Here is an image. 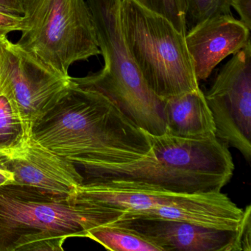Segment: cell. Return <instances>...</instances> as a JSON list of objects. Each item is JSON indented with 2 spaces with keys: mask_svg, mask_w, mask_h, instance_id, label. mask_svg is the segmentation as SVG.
<instances>
[{
  "mask_svg": "<svg viewBox=\"0 0 251 251\" xmlns=\"http://www.w3.org/2000/svg\"><path fill=\"white\" fill-rule=\"evenodd\" d=\"M31 136L80 173L100 164L137 161L151 152L145 130L106 97L72 80L68 90L33 125Z\"/></svg>",
  "mask_w": 251,
  "mask_h": 251,
  "instance_id": "obj_1",
  "label": "cell"
},
{
  "mask_svg": "<svg viewBox=\"0 0 251 251\" xmlns=\"http://www.w3.org/2000/svg\"><path fill=\"white\" fill-rule=\"evenodd\" d=\"M151 153L123 164H100L80 173L83 182L117 181L182 195L215 193L234 171L228 147L216 136L183 139L146 133Z\"/></svg>",
  "mask_w": 251,
  "mask_h": 251,
  "instance_id": "obj_2",
  "label": "cell"
},
{
  "mask_svg": "<svg viewBox=\"0 0 251 251\" xmlns=\"http://www.w3.org/2000/svg\"><path fill=\"white\" fill-rule=\"evenodd\" d=\"M87 4L105 64L98 73L71 77L72 81L106 97L146 133L164 134V100L148 87L127 50L120 24V0H87Z\"/></svg>",
  "mask_w": 251,
  "mask_h": 251,
  "instance_id": "obj_3",
  "label": "cell"
},
{
  "mask_svg": "<svg viewBox=\"0 0 251 251\" xmlns=\"http://www.w3.org/2000/svg\"><path fill=\"white\" fill-rule=\"evenodd\" d=\"M95 227L89 204L17 183L0 186V251H63Z\"/></svg>",
  "mask_w": 251,
  "mask_h": 251,
  "instance_id": "obj_4",
  "label": "cell"
},
{
  "mask_svg": "<svg viewBox=\"0 0 251 251\" xmlns=\"http://www.w3.org/2000/svg\"><path fill=\"white\" fill-rule=\"evenodd\" d=\"M122 33L145 83L169 99L199 89L185 36L134 0H120Z\"/></svg>",
  "mask_w": 251,
  "mask_h": 251,
  "instance_id": "obj_5",
  "label": "cell"
},
{
  "mask_svg": "<svg viewBox=\"0 0 251 251\" xmlns=\"http://www.w3.org/2000/svg\"><path fill=\"white\" fill-rule=\"evenodd\" d=\"M17 45L64 77L70 67L101 54L84 0H25Z\"/></svg>",
  "mask_w": 251,
  "mask_h": 251,
  "instance_id": "obj_6",
  "label": "cell"
},
{
  "mask_svg": "<svg viewBox=\"0 0 251 251\" xmlns=\"http://www.w3.org/2000/svg\"><path fill=\"white\" fill-rule=\"evenodd\" d=\"M8 67L0 77V96L11 105L14 117L26 136L71 85L64 77L22 50L8 38L4 42Z\"/></svg>",
  "mask_w": 251,
  "mask_h": 251,
  "instance_id": "obj_7",
  "label": "cell"
},
{
  "mask_svg": "<svg viewBox=\"0 0 251 251\" xmlns=\"http://www.w3.org/2000/svg\"><path fill=\"white\" fill-rule=\"evenodd\" d=\"M205 95L215 124V136L251 158V43L220 69Z\"/></svg>",
  "mask_w": 251,
  "mask_h": 251,
  "instance_id": "obj_8",
  "label": "cell"
},
{
  "mask_svg": "<svg viewBox=\"0 0 251 251\" xmlns=\"http://www.w3.org/2000/svg\"><path fill=\"white\" fill-rule=\"evenodd\" d=\"M0 166L13 173L14 183L55 196L75 197L83 177L77 167L29 136L0 151Z\"/></svg>",
  "mask_w": 251,
  "mask_h": 251,
  "instance_id": "obj_9",
  "label": "cell"
},
{
  "mask_svg": "<svg viewBox=\"0 0 251 251\" xmlns=\"http://www.w3.org/2000/svg\"><path fill=\"white\" fill-rule=\"evenodd\" d=\"M198 82L209 77L227 56L251 43V30L232 14L216 16L191 29L185 36Z\"/></svg>",
  "mask_w": 251,
  "mask_h": 251,
  "instance_id": "obj_10",
  "label": "cell"
},
{
  "mask_svg": "<svg viewBox=\"0 0 251 251\" xmlns=\"http://www.w3.org/2000/svg\"><path fill=\"white\" fill-rule=\"evenodd\" d=\"M111 223L136 230L162 251H238L237 230H217L165 219H127Z\"/></svg>",
  "mask_w": 251,
  "mask_h": 251,
  "instance_id": "obj_11",
  "label": "cell"
},
{
  "mask_svg": "<svg viewBox=\"0 0 251 251\" xmlns=\"http://www.w3.org/2000/svg\"><path fill=\"white\" fill-rule=\"evenodd\" d=\"M167 132L183 139L215 136L212 113L201 89L164 100Z\"/></svg>",
  "mask_w": 251,
  "mask_h": 251,
  "instance_id": "obj_12",
  "label": "cell"
},
{
  "mask_svg": "<svg viewBox=\"0 0 251 251\" xmlns=\"http://www.w3.org/2000/svg\"><path fill=\"white\" fill-rule=\"evenodd\" d=\"M87 237L113 251H162L150 239L130 227L109 223L92 227Z\"/></svg>",
  "mask_w": 251,
  "mask_h": 251,
  "instance_id": "obj_13",
  "label": "cell"
},
{
  "mask_svg": "<svg viewBox=\"0 0 251 251\" xmlns=\"http://www.w3.org/2000/svg\"><path fill=\"white\" fill-rule=\"evenodd\" d=\"M186 6L187 31L211 17L232 14L230 0H186Z\"/></svg>",
  "mask_w": 251,
  "mask_h": 251,
  "instance_id": "obj_14",
  "label": "cell"
},
{
  "mask_svg": "<svg viewBox=\"0 0 251 251\" xmlns=\"http://www.w3.org/2000/svg\"><path fill=\"white\" fill-rule=\"evenodd\" d=\"M142 8L170 22L177 31L186 36V0H134Z\"/></svg>",
  "mask_w": 251,
  "mask_h": 251,
  "instance_id": "obj_15",
  "label": "cell"
},
{
  "mask_svg": "<svg viewBox=\"0 0 251 251\" xmlns=\"http://www.w3.org/2000/svg\"><path fill=\"white\" fill-rule=\"evenodd\" d=\"M27 137L14 117L8 100L0 96V151L14 148Z\"/></svg>",
  "mask_w": 251,
  "mask_h": 251,
  "instance_id": "obj_16",
  "label": "cell"
},
{
  "mask_svg": "<svg viewBox=\"0 0 251 251\" xmlns=\"http://www.w3.org/2000/svg\"><path fill=\"white\" fill-rule=\"evenodd\" d=\"M251 206L248 205L243 212L242 220L237 229L238 251H251Z\"/></svg>",
  "mask_w": 251,
  "mask_h": 251,
  "instance_id": "obj_17",
  "label": "cell"
},
{
  "mask_svg": "<svg viewBox=\"0 0 251 251\" xmlns=\"http://www.w3.org/2000/svg\"><path fill=\"white\" fill-rule=\"evenodd\" d=\"M21 22L22 16L0 11V39H5L12 32L20 31Z\"/></svg>",
  "mask_w": 251,
  "mask_h": 251,
  "instance_id": "obj_18",
  "label": "cell"
},
{
  "mask_svg": "<svg viewBox=\"0 0 251 251\" xmlns=\"http://www.w3.org/2000/svg\"><path fill=\"white\" fill-rule=\"evenodd\" d=\"M230 7H233L239 14V21L251 30V0H230Z\"/></svg>",
  "mask_w": 251,
  "mask_h": 251,
  "instance_id": "obj_19",
  "label": "cell"
},
{
  "mask_svg": "<svg viewBox=\"0 0 251 251\" xmlns=\"http://www.w3.org/2000/svg\"><path fill=\"white\" fill-rule=\"evenodd\" d=\"M25 0H0V11L22 16Z\"/></svg>",
  "mask_w": 251,
  "mask_h": 251,
  "instance_id": "obj_20",
  "label": "cell"
},
{
  "mask_svg": "<svg viewBox=\"0 0 251 251\" xmlns=\"http://www.w3.org/2000/svg\"><path fill=\"white\" fill-rule=\"evenodd\" d=\"M13 183H14L13 173L0 166V186Z\"/></svg>",
  "mask_w": 251,
  "mask_h": 251,
  "instance_id": "obj_21",
  "label": "cell"
},
{
  "mask_svg": "<svg viewBox=\"0 0 251 251\" xmlns=\"http://www.w3.org/2000/svg\"><path fill=\"white\" fill-rule=\"evenodd\" d=\"M7 38H5V39H7ZM5 39H0V64H1L2 58V45H3V42Z\"/></svg>",
  "mask_w": 251,
  "mask_h": 251,
  "instance_id": "obj_22",
  "label": "cell"
}]
</instances>
